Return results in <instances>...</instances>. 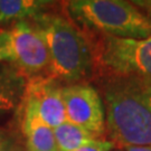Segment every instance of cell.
Wrapping results in <instances>:
<instances>
[{
	"label": "cell",
	"mask_w": 151,
	"mask_h": 151,
	"mask_svg": "<svg viewBox=\"0 0 151 151\" xmlns=\"http://www.w3.org/2000/svg\"><path fill=\"white\" fill-rule=\"evenodd\" d=\"M123 151H151V146H129L124 147Z\"/></svg>",
	"instance_id": "9a60e30c"
},
{
	"label": "cell",
	"mask_w": 151,
	"mask_h": 151,
	"mask_svg": "<svg viewBox=\"0 0 151 151\" xmlns=\"http://www.w3.org/2000/svg\"><path fill=\"white\" fill-rule=\"evenodd\" d=\"M66 120L101 138L105 131V112L101 94L96 88L76 83L63 86Z\"/></svg>",
	"instance_id": "8992f818"
},
{
	"label": "cell",
	"mask_w": 151,
	"mask_h": 151,
	"mask_svg": "<svg viewBox=\"0 0 151 151\" xmlns=\"http://www.w3.org/2000/svg\"><path fill=\"white\" fill-rule=\"evenodd\" d=\"M105 128L114 146H151V78L103 76Z\"/></svg>",
	"instance_id": "6da1fadb"
},
{
	"label": "cell",
	"mask_w": 151,
	"mask_h": 151,
	"mask_svg": "<svg viewBox=\"0 0 151 151\" xmlns=\"http://www.w3.org/2000/svg\"><path fill=\"white\" fill-rule=\"evenodd\" d=\"M9 60H10V55H9L8 45H7L6 32L1 30L0 32V64L1 63H9Z\"/></svg>",
	"instance_id": "4fadbf2b"
},
{
	"label": "cell",
	"mask_w": 151,
	"mask_h": 151,
	"mask_svg": "<svg viewBox=\"0 0 151 151\" xmlns=\"http://www.w3.org/2000/svg\"><path fill=\"white\" fill-rule=\"evenodd\" d=\"M29 22L46 44L52 77L70 85L82 83L91 75L93 57L90 42L70 18L48 10Z\"/></svg>",
	"instance_id": "7a4b0ae2"
},
{
	"label": "cell",
	"mask_w": 151,
	"mask_h": 151,
	"mask_svg": "<svg viewBox=\"0 0 151 151\" xmlns=\"http://www.w3.org/2000/svg\"><path fill=\"white\" fill-rule=\"evenodd\" d=\"M54 135L58 151H74L83 146L100 140L96 135L68 121L55 128Z\"/></svg>",
	"instance_id": "8fae6325"
},
{
	"label": "cell",
	"mask_w": 151,
	"mask_h": 151,
	"mask_svg": "<svg viewBox=\"0 0 151 151\" xmlns=\"http://www.w3.org/2000/svg\"><path fill=\"white\" fill-rule=\"evenodd\" d=\"M10 142H11V139H9L7 137V134H6L4 131L0 130V150H2L4 148H6Z\"/></svg>",
	"instance_id": "2e32d148"
},
{
	"label": "cell",
	"mask_w": 151,
	"mask_h": 151,
	"mask_svg": "<svg viewBox=\"0 0 151 151\" xmlns=\"http://www.w3.org/2000/svg\"><path fill=\"white\" fill-rule=\"evenodd\" d=\"M65 6L70 19L91 32L122 38L151 37L150 19L134 2L72 0Z\"/></svg>",
	"instance_id": "3957f363"
},
{
	"label": "cell",
	"mask_w": 151,
	"mask_h": 151,
	"mask_svg": "<svg viewBox=\"0 0 151 151\" xmlns=\"http://www.w3.org/2000/svg\"><path fill=\"white\" fill-rule=\"evenodd\" d=\"M12 64L26 78L49 75V55L40 34L29 20L5 30Z\"/></svg>",
	"instance_id": "5b68a950"
},
{
	"label": "cell",
	"mask_w": 151,
	"mask_h": 151,
	"mask_svg": "<svg viewBox=\"0 0 151 151\" xmlns=\"http://www.w3.org/2000/svg\"><path fill=\"white\" fill-rule=\"evenodd\" d=\"M114 148V143L112 141L96 140L90 145L83 146L74 151H112Z\"/></svg>",
	"instance_id": "7c38bea8"
},
{
	"label": "cell",
	"mask_w": 151,
	"mask_h": 151,
	"mask_svg": "<svg viewBox=\"0 0 151 151\" xmlns=\"http://www.w3.org/2000/svg\"><path fill=\"white\" fill-rule=\"evenodd\" d=\"M133 2L146 14L151 22V1H133Z\"/></svg>",
	"instance_id": "5bb4252c"
},
{
	"label": "cell",
	"mask_w": 151,
	"mask_h": 151,
	"mask_svg": "<svg viewBox=\"0 0 151 151\" xmlns=\"http://www.w3.org/2000/svg\"><path fill=\"white\" fill-rule=\"evenodd\" d=\"M22 131L30 151H58L54 129L46 124L32 110L24 108Z\"/></svg>",
	"instance_id": "9c48e42d"
},
{
	"label": "cell",
	"mask_w": 151,
	"mask_h": 151,
	"mask_svg": "<svg viewBox=\"0 0 151 151\" xmlns=\"http://www.w3.org/2000/svg\"><path fill=\"white\" fill-rule=\"evenodd\" d=\"M43 0H0V24L32 20L53 6Z\"/></svg>",
	"instance_id": "30bf717a"
},
{
	"label": "cell",
	"mask_w": 151,
	"mask_h": 151,
	"mask_svg": "<svg viewBox=\"0 0 151 151\" xmlns=\"http://www.w3.org/2000/svg\"><path fill=\"white\" fill-rule=\"evenodd\" d=\"M114 151H123V150H114Z\"/></svg>",
	"instance_id": "ac0fdd59"
},
{
	"label": "cell",
	"mask_w": 151,
	"mask_h": 151,
	"mask_svg": "<svg viewBox=\"0 0 151 151\" xmlns=\"http://www.w3.org/2000/svg\"><path fill=\"white\" fill-rule=\"evenodd\" d=\"M63 86L50 75L29 78L22 95L24 108L32 110L50 128H57L66 122L64 101L62 96Z\"/></svg>",
	"instance_id": "52a82bcc"
},
{
	"label": "cell",
	"mask_w": 151,
	"mask_h": 151,
	"mask_svg": "<svg viewBox=\"0 0 151 151\" xmlns=\"http://www.w3.org/2000/svg\"><path fill=\"white\" fill-rule=\"evenodd\" d=\"M0 151H20V149H19V148H18V147H17L16 145H15V143L11 141L8 146L6 147V148H4L2 150H0Z\"/></svg>",
	"instance_id": "e0dca14e"
},
{
	"label": "cell",
	"mask_w": 151,
	"mask_h": 151,
	"mask_svg": "<svg viewBox=\"0 0 151 151\" xmlns=\"http://www.w3.org/2000/svg\"><path fill=\"white\" fill-rule=\"evenodd\" d=\"M26 82V77L12 64H0V116L22 103Z\"/></svg>",
	"instance_id": "ba28073f"
},
{
	"label": "cell",
	"mask_w": 151,
	"mask_h": 151,
	"mask_svg": "<svg viewBox=\"0 0 151 151\" xmlns=\"http://www.w3.org/2000/svg\"><path fill=\"white\" fill-rule=\"evenodd\" d=\"M93 70L101 76L151 78V37L122 38L99 35L91 45Z\"/></svg>",
	"instance_id": "277c9868"
},
{
	"label": "cell",
	"mask_w": 151,
	"mask_h": 151,
	"mask_svg": "<svg viewBox=\"0 0 151 151\" xmlns=\"http://www.w3.org/2000/svg\"><path fill=\"white\" fill-rule=\"evenodd\" d=\"M28 151H30V150H28Z\"/></svg>",
	"instance_id": "d6986e66"
}]
</instances>
